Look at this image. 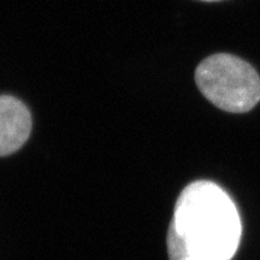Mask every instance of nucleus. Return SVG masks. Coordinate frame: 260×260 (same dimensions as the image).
<instances>
[{"instance_id":"1","label":"nucleus","mask_w":260,"mask_h":260,"mask_svg":"<svg viewBox=\"0 0 260 260\" xmlns=\"http://www.w3.org/2000/svg\"><path fill=\"white\" fill-rule=\"evenodd\" d=\"M242 225L232 198L218 184L197 181L182 190L169 226L170 260H232Z\"/></svg>"},{"instance_id":"2","label":"nucleus","mask_w":260,"mask_h":260,"mask_svg":"<svg viewBox=\"0 0 260 260\" xmlns=\"http://www.w3.org/2000/svg\"><path fill=\"white\" fill-rule=\"evenodd\" d=\"M195 82L207 100L226 112H247L260 100L258 73L233 54H213L201 61Z\"/></svg>"},{"instance_id":"3","label":"nucleus","mask_w":260,"mask_h":260,"mask_svg":"<svg viewBox=\"0 0 260 260\" xmlns=\"http://www.w3.org/2000/svg\"><path fill=\"white\" fill-rule=\"evenodd\" d=\"M31 116L21 100L0 95V157L15 153L29 139Z\"/></svg>"},{"instance_id":"4","label":"nucleus","mask_w":260,"mask_h":260,"mask_svg":"<svg viewBox=\"0 0 260 260\" xmlns=\"http://www.w3.org/2000/svg\"><path fill=\"white\" fill-rule=\"evenodd\" d=\"M204 2H217V0H204Z\"/></svg>"}]
</instances>
